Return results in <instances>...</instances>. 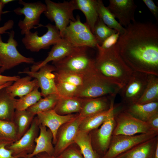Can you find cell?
Wrapping results in <instances>:
<instances>
[{
  "instance_id": "20",
  "label": "cell",
  "mask_w": 158,
  "mask_h": 158,
  "mask_svg": "<svg viewBox=\"0 0 158 158\" xmlns=\"http://www.w3.org/2000/svg\"><path fill=\"white\" fill-rule=\"evenodd\" d=\"M76 47L62 38L53 45L47 57L43 61L35 62L31 67L30 71L32 72L37 71L41 67L50 61H56L64 58L73 52Z\"/></svg>"
},
{
  "instance_id": "1",
  "label": "cell",
  "mask_w": 158,
  "mask_h": 158,
  "mask_svg": "<svg viewBox=\"0 0 158 158\" xmlns=\"http://www.w3.org/2000/svg\"><path fill=\"white\" fill-rule=\"evenodd\" d=\"M121 58L133 71L158 76V26L151 22H132L116 44Z\"/></svg>"
},
{
  "instance_id": "4",
  "label": "cell",
  "mask_w": 158,
  "mask_h": 158,
  "mask_svg": "<svg viewBox=\"0 0 158 158\" xmlns=\"http://www.w3.org/2000/svg\"><path fill=\"white\" fill-rule=\"evenodd\" d=\"M86 47H76L70 54L59 61H53L56 69L85 75L95 69V59L87 53Z\"/></svg>"
},
{
  "instance_id": "23",
  "label": "cell",
  "mask_w": 158,
  "mask_h": 158,
  "mask_svg": "<svg viewBox=\"0 0 158 158\" xmlns=\"http://www.w3.org/2000/svg\"><path fill=\"white\" fill-rule=\"evenodd\" d=\"M158 136L141 143L116 158H153Z\"/></svg>"
},
{
  "instance_id": "50",
  "label": "cell",
  "mask_w": 158,
  "mask_h": 158,
  "mask_svg": "<svg viewBox=\"0 0 158 158\" xmlns=\"http://www.w3.org/2000/svg\"><path fill=\"white\" fill-rule=\"evenodd\" d=\"M2 66V64H1V62L0 61V74H1V67Z\"/></svg>"
},
{
  "instance_id": "21",
  "label": "cell",
  "mask_w": 158,
  "mask_h": 158,
  "mask_svg": "<svg viewBox=\"0 0 158 158\" xmlns=\"http://www.w3.org/2000/svg\"><path fill=\"white\" fill-rule=\"evenodd\" d=\"M115 97L110 95L85 99L78 116L84 118L109 109L114 104Z\"/></svg>"
},
{
  "instance_id": "16",
  "label": "cell",
  "mask_w": 158,
  "mask_h": 158,
  "mask_svg": "<svg viewBox=\"0 0 158 158\" xmlns=\"http://www.w3.org/2000/svg\"><path fill=\"white\" fill-rule=\"evenodd\" d=\"M39 123L35 116L30 126L25 133L18 140L6 146L11 150L14 156L20 154L28 155L34 150L35 138L39 133Z\"/></svg>"
},
{
  "instance_id": "40",
  "label": "cell",
  "mask_w": 158,
  "mask_h": 158,
  "mask_svg": "<svg viewBox=\"0 0 158 158\" xmlns=\"http://www.w3.org/2000/svg\"><path fill=\"white\" fill-rule=\"evenodd\" d=\"M7 145L5 143L0 142V158H19L27 157V155L20 154L14 156L12 151L6 148Z\"/></svg>"
},
{
  "instance_id": "25",
  "label": "cell",
  "mask_w": 158,
  "mask_h": 158,
  "mask_svg": "<svg viewBox=\"0 0 158 158\" xmlns=\"http://www.w3.org/2000/svg\"><path fill=\"white\" fill-rule=\"evenodd\" d=\"M32 78L28 75L20 78L12 84L6 87V89L13 97H22L31 92L35 87L38 86L37 80L34 78L32 80Z\"/></svg>"
},
{
  "instance_id": "42",
  "label": "cell",
  "mask_w": 158,
  "mask_h": 158,
  "mask_svg": "<svg viewBox=\"0 0 158 158\" xmlns=\"http://www.w3.org/2000/svg\"><path fill=\"white\" fill-rule=\"evenodd\" d=\"M146 122L152 130H158V113L150 117Z\"/></svg>"
},
{
  "instance_id": "24",
  "label": "cell",
  "mask_w": 158,
  "mask_h": 158,
  "mask_svg": "<svg viewBox=\"0 0 158 158\" xmlns=\"http://www.w3.org/2000/svg\"><path fill=\"white\" fill-rule=\"evenodd\" d=\"M85 99L77 97H60L53 109L58 114L65 115L77 113L79 114Z\"/></svg>"
},
{
  "instance_id": "12",
  "label": "cell",
  "mask_w": 158,
  "mask_h": 158,
  "mask_svg": "<svg viewBox=\"0 0 158 158\" xmlns=\"http://www.w3.org/2000/svg\"><path fill=\"white\" fill-rule=\"evenodd\" d=\"M149 75L133 71L128 82L119 92L124 106L137 102L145 90Z\"/></svg>"
},
{
  "instance_id": "47",
  "label": "cell",
  "mask_w": 158,
  "mask_h": 158,
  "mask_svg": "<svg viewBox=\"0 0 158 158\" xmlns=\"http://www.w3.org/2000/svg\"><path fill=\"white\" fill-rule=\"evenodd\" d=\"M153 158H158V143L157 144L156 146Z\"/></svg>"
},
{
  "instance_id": "44",
  "label": "cell",
  "mask_w": 158,
  "mask_h": 158,
  "mask_svg": "<svg viewBox=\"0 0 158 158\" xmlns=\"http://www.w3.org/2000/svg\"><path fill=\"white\" fill-rule=\"evenodd\" d=\"M14 22L12 20H9L6 22L3 25L0 27V35L6 33L8 30L13 28Z\"/></svg>"
},
{
  "instance_id": "33",
  "label": "cell",
  "mask_w": 158,
  "mask_h": 158,
  "mask_svg": "<svg viewBox=\"0 0 158 158\" xmlns=\"http://www.w3.org/2000/svg\"><path fill=\"white\" fill-rule=\"evenodd\" d=\"M158 102V76L150 74L145 90L137 103L144 104Z\"/></svg>"
},
{
  "instance_id": "19",
  "label": "cell",
  "mask_w": 158,
  "mask_h": 158,
  "mask_svg": "<svg viewBox=\"0 0 158 158\" xmlns=\"http://www.w3.org/2000/svg\"><path fill=\"white\" fill-rule=\"evenodd\" d=\"M78 114L62 115L52 109L39 113L36 116L39 124L48 127L51 132L53 135V143L54 145L57 133L59 128L64 124L73 120Z\"/></svg>"
},
{
  "instance_id": "6",
  "label": "cell",
  "mask_w": 158,
  "mask_h": 158,
  "mask_svg": "<svg viewBox=\"0 0 158 158\" xmlns=\"http://www.w3.org/2000/svg\"><path fill=\"white\" fill-rule=\"evenodd\" d=\"M15 32L11 30L9 33L7 42H3L0 35V61L2 64L1 73L22 63L34 64V59L25 57L18 51V43L14 39Z\"/></svg>"
},
{
  "instance_id": "26",
  "label": "cell",
  "mask_w": 158,
  "mask_h": 158,
  "mask_svg": "<svg viewBox=\"0 0 158 158\" xmlns=\"http://www.w3.org/2000/svg\"><path fill=\"white\" fill-rule=\"evenodd\" d=\"M123 108L133 116L146 122L150 117L158 113V102L144 104L135 103L124 106Z\"/></svg>"
},
{
  "instance_id": "37",
  "label": "cell",
  "mask_w": 158,
  "mask_h": 158,
  "mask_svg": "<svg viewBox=\"0 0 158 158\" xmlns=\"http://www.w3.org/2000/svg\"><path fill=\"white\" fill-rule=\"evenodd\" d=\"M117 32L116 30L108 27L98 17L95 26L93 34L99 45H101L108 37Z\"/></svg>"
},
{
  "instance_id": "2",
  "label": "cell",
  "mask_w": 158,
  "mask_h": 158,
  "mask_svg": "<svg viewBox=\"0 0 158 158\" xmlns=\"http://www.w3.org/2000/svg\"><path fill=\"white\" fill-rule=\"evenodd\" d=\"M115 45L105 50L97 48L98 52L95 59V67L100 75L121 89L128 82L133 71L123 61Z\"/></svg>"
},
{
  "instance_id": "31",
  "label": "cell",
  "mask_w": 158,
  "mask_h": 158,
  "mask_svg": "<svg viewBox=\"0 0 158 158\" xmlns=\"http://www.w3.org/2000/svg\"><path fill=\"white\" fill-rule=\"evenodd\" d=\"M35 116L27 110H15L13 121L17 129V140L20 139L28 130Z\"/></svg>"
},
{
  "instance_id": "9",
  "label": "cell",
  "mask_w": 158,
  "mask_h": 158,
  "mask_svg": "<svg viewBox=\"0 0 158 158\" xmlns=\"http://www.w3.org/2000/svg\"><path fill=\"white\" fill-rule=\"evenodd\" d=\"M114 118L116 124L112 135H133L154 130L146 122L133 116L123 108L117 112L115 110Z\"/></svg>"
},
{
  "instance_id": "18",
  "label": "cell",
  "mask_w": 158,
  "mask_h": 158,
  "mask_svg": "<svg viewBox=\"0 0 158 158\" xmlns=\"http://www.w3.org/2000/svg\"><path fill=\"white\" fill-rule=\"evenodd\" d=\"M137 6L133 0H110L107 7L121 26L126 27L135 21L134 13Z\"/></svg>"
},
{
  "instance_id": "32",
  "label": "cell",
  "mask_w": 158,
  "mask_h": 158,
  "mask_svg": "<svg viewBox=\"0 0 158 158\" xmlns=\"http://www.w3.org/2000/svg\"><path fill=\"white\" fill-rule=\"evenodd\" d=\"M84 158H99L92 145L90 133L79 131L74 140Z\"/></svg>"
},
{
  "instance_id": "34",
  "label": "cell",
  "mask_w": 158,
  "mask_h": 158,
  "mask_svg": "<svg viewBox=\"0 0 158 158\" xmlns=\"http://www.w3.org/2000/svg\"><path fill=\"white\" fill-rule=\"evenodd\" d=\"M60 96L58 94L49 95L41 98L27 110L36 116L39 113L53 109Z\"/></svg>"
},
{
  "instance_id": "43",
  "label": "cell",
  "mask_w": 158,
  "mask_h": 158,
  "mask_svg": "<svg viewBox=\"0 0 158 158\" xmlns=\"http://www.w3.org/2000/svg\"><path fill=\"white\" fill-rule=\"evenodd\" d=\"M20 78L19 76H5L0 74V86L3 85L9 82H15Z\"/></svg>"
},
{
  "instance_id": "45",
  "label": "cell",
  "mask_w": 158,
  "mask_h": 158,
  "mask_svg": "<svg viewBox=\"0 0 158 158\" xmlns=\"http://www.w3.org/2000/svg\"><path fill=\"white\" fill-rule=\"evenodd\" d=\"M35 157L37 158H58L54 155H49L44 152L40 153Z\"/></svg>"
},
{
  "instance_id": "39",
  "label": "cell",
  "mask_w": 158,
  "mask_h": 158,
  "mask_svg": "<svg viewBox=\"0 0 158 158\" xmlns=\"http://www.w3.org/2000/svg\"><path fill=\"white\" fill-rule=\"evenodd\" d=\"M120 34L117 32L108 37L101 44L99 45L98 44L96 48L101 50H105L108 49L116 44L119 37Z\"/></svg>"
},
{
  "instance_id": "27",
  "label": "cell",
  "mask_w": 158,
  "mask_h": 158,
  "mask_svg": "<svg viewBox=\"0 0 158 158\" xmlns=\"http://www.w3.org/2000/svg\"><path fill=\"white\" fill-rule=\"evenodd\" d=\"M77 10H79L84 14L86 22L93 34L95 25L98 16L96 8V0H74Z\"/></svg>"
},
{
  "instance_id": "48",
  "label": "cell",
  "mask_w": 158,
  "mask_h": 158,
  "mask_svg": "<svg viewBox=\"0 0 158 158\" xmlns=\"http://www.w3.org/2000/svg\"><path fill=\"white\" fill-rule=\"evenodd\" d=\"M13 82L12 81L9 82L3 85L0 86V90L11 85L13 84Z\"/></svg>"
},
{
  "instance_id": "28",
  "label": "cell",
  "mask_w": 158,
  "mask_h": 158,
  "mask_svg": "<svg viewBox=\"0 0 158 158\" xmlns=\"http://www.w3.org/2000/svg\"><path fill=\"white\" fill-rule=\"evenodd\" d=\"M116 108L113 104L108 110L84 118L80 125L79 130L90 133L97 128L114 111Z\"/></svg>"
},
{
  "instance_id": "7",
  "label": "cell",
  "mask_w": 158,
  "mask_h": 158,
  "mask_svg": "<svg viewBox=\"0 0 158 158\" xmlns=\"http://www.w3.org/2000/svg\"><path fill=\"white\" fill-rule=\"evenodd\" d=\"M75 47H86L96 48L97 42L88 26L80 21L79 15L74 21H71L61 36Z\"/></svg>"
},
{
  "instance_id": "51",
  "label": "cell",
  "mask_w": 158,
  "mask_h": 158,
  "mask_svg": "<svg viewBox=\"0 0 158 158\" xmlns=\"http://www.w3.org/2000/svg\"><path fill=\"white\" fill-rule=\"evenodd\" d=\"M19 158H28L27 157H20ZM30 158H37L35 156L34 157H33Z\"/></svg>"
},
{
  "instance_id": "29",
  "label": "cell",
  "mask_w": 158,
  "mask_h": 158,
  "mask_svg": "<svg viewBox=\"0 0 158 158\" xmlns=\"http://www.w3.org/2000/svg\"><path fill=\"white\" fill-rule=\"evenodd\" d=\"M6 87L0 90V119L13 121L16 99L9 94Z\"/></svg>"
},
{
  "instance_id": "38",
  "label": "cell",
  "mask_w": 158,
  "mask_h": 158,
  "mask_svg": "<svg viewBox=\"0 0 158 158\" xmlns=\"http://www.w3.org/2000/svg\"><path fill=\"white\" fill-rule=\"evenodd\" d=\"M57 157L58 158H84L78 147L75 143L70 145Z\"/></svg>"
},
{
  "instance_id": "41",
  "label": "cell",
  "mask_w": 158,
  "mask_h": 158,
  "mask_svg": "<svg viewBox=\"0 0 158 158\" xmlns=\"http://www.w3.org/2000/svg\"><path fill=\"white\" fill-rule=\"evenodd\" d=\"M143 1L149 9L158 22V7L152 0H143Z\"/></svg>"
},
{
  "instance_id": "11",
  "label": "cell",
  "mask_w": 158,
  "mask_h": 158,
  "mask_svg": "<svg viewBox=\"0 0 158 158\" xmlns=\"http://www.w3.org/2000/svg\"><path fill=\"white\" fill-rule=\"evenodd\" d=\"M44 26L47 32L42 36L38 35V32L30 31L25 35L22 42L25 48L32 52H37L42 49H46L54 45L62 38L60 32L55 25L48 23Z\"/></svg>"
},
{
  "instance_id": "49",
  "label": "cell",
  "mask_w": 158,
  "mask_h": 158,
  "mask_svg": "<svg viewBox=\"0 0 158 158\" xmlns=\"http://www.w3.org/2000/svg\"><path fill=\"white\" fill-rule=\"evenodd\" d=\"M1 3L4 5H5L6 4H8V3L14 1L13 0H0Z\"/></svg>"
},
{
  "instance_id": "10",
  "label": "cell",
  "mask_w": 158,
  "mask_h": 158,
  "mask_svg": "<svg viewBox=\"0 0 158 158\" xmlns=\"http://www.w3.org/2000/svg\"><path fill=\"white\" fill-rule=\"evenodd\" d=\"M18 3L23 7L16 8L13 11L17 15L25 16L23 20H19L18 26L21 30V34L25 35L36 26L40 25V16L45 11L46 6L40 1L26 2L20 0Z\"/></svg>"
},
{
  "instance_id": "8",
  "label": "cell",
  "mask_w": 158,
  "mask_h": 158,
  "mask_svg": "<svg viewBox=\"0 0 158 158\" xmlns=\"http://www.w3.org/2000/svg\"><path fill=\"white\" fill-rule=\"evenodd\" d=\"M158 130L133 135H112L109 147L101 158H116L136 145L157 136Z\"/></svg>"
},
{
  "instance_id": "5",
  "label": "cell",
  "mask_w": 158,
  "mask_h": 158,
  "mask_svg": "<svg viewBox=\"0 0 158 158\" xmlns=\"http://www.w3.org/2000/svg\"><path fill=\"white\" fill-rule=\"evenodd\" d=\"M46 8L44 13L49 20L54 22L59 31L61 37L71 21H74L73 11L77 10L74 0L56 3L45 0Z\"/></svg>"
},
{
  "instance_id": "46",
  "label": "cell",
  "mask_w": 158,
  "mask_h": 158,
  "mask_svg": "<svg viewBox=\"0 0 158 158\" xmlns=\"http://www.w3.org/2000/svg\"><path fill=\"white\" fill-rule=\"evenodd\" d=\"M5 6L1 2L0 0V22L1 20V16L3 13V8Z\"/></svg>"
},
{
  "instance_id": "13",
  "label": "cell",
  "mask_w": 158,
  "mask_h": 158,
  "mask_svg": "<svg viewBox=\"0 0 158 158\" xmlns=\"http://www.w3.org/2000/svg\"><path fill=\"white\" fill-rule=\"evenodd\" d=\"M58 94L60 97H75L81 87L84 75L56 69L54 72Z\"/></svg>"
},
{
  "instance_id": "3",
  "label": "cell",
  "mask_w": 158,
  "mask_h": 158,
  "mask_svg": "<svg viewBox=\"0 0 158 158\" xmlns=\"http://www.w3.org/2000/svg\"><path fill=\"white\" fill-rule=\"evenodd\" d=\"M120 90L118 86L103 78L95 69L84 75L83 85L75 97L90 99L108 95L115 97Z\"/></svg>"
},
{
  "instance_id": "35",
  "label": "cell",
  "mask_w": 158,
  "mask_h": 158,
  "mask_svg": "<svg viewBox=\"0 0 158 158\" xmlns=\"http://www.w3.org/2000/svg\"><path fill=\"white\" fill-rule=\"evenodd\" d=\"M17 129L13 121L0 119V142L8 145L17 140Z\"/></svg>"
},
{
  "instance_id": "36",
  "label": "cell",
  "mask_w": 158,
  "mask_h": 158,
  "mask_svg": "<svg viewBox=\"0 0 158 158\" xmlns=\"http://www.w3.org/2000/svg\"><path fill=\"white\" fill-rule=\"evenodd\" d=\"M38 86L26 95L16 99L15 102V109L24 110L35 104L42 97L41 92L39 90Z\"/></svg>"
},
{
  "instance_id": "14",
  "label": "cell",
  "mask_w": 158,
  "mask_h": 158,
  "mask_svg": "<svg viewBox=\"0 0 158 158\" xmlns=\"http://www.w3.org/2000/svg\"><path fill=\"white\" fill-rule=\"evenodd\" d=\"M84 118L77 116L73 120L62 125L57 133L53 155L57 157L74 143L80 125Z\"/></svg>"
},
{
  "instance_id": "15",
  "label": "cell",
  "mask_w": 158,
  "mask_h": 158,
  "mask_svg": "<svg viewBox=\"0 0 158 158\" xmlns=\"http://www.w3.org/2000/svg\"><path fill=\"white\" fill-rule=\"evenodd\" d=\"M56 68L53 65L48 64L42 66L37 71L32 72L28 68L20 74H26L32 78L36 79L41 89L42 96L44 97L52 94H58L54 72Z\"/></svg>"
},
{
  "instance_id": "17",
  "label": "cell",
  "mask_w": 158,
  "mask_h": 158,
  "mask_svg": "<svg viewBox=\"0 0 158 158\" xmlns=\"http://www.w3.org/2000/svg\"><path fill=\"white\" fill-rule=\"evenodd\" d=\"M114 113V111L102 124L99 128L93 130L95 131L92 135H90L93 147H94L97 151L103 155L109 147L115 126Z\"/></svg>"
},
{
  "instance_id": "30",
  "label": "cell",
  "mask_w": 158,
  "mask_h": 158,
  "mask_svg": "<svg viewBox=\"0 0 158 158\" xmlns=\"http://www.w3.org/2000/svg\"><path fill=\"white\" fill-rule=\"evenodd\" d=\"M96 8L99 18L109 28L123 34L125 28L116 20L115 18L107 7H105L102 0H96Z\"/></svg>"
},
{
  "instance_id": "22",
  "label": "cell",
  "mask_w": 158,
  "mask_h": 158,
  "mask_svg": "<svg viewBox=\"0 0 158 158\" xmlns=\"http://www.w3.org/2000/svg\"><path fill=\"white\" fill-rule=\"evenodd\" d=\"M39 133L35 140V146L33 151L27 155L30 158L43 152L53 155L54 147L53 143V135L49 129L39 124Z\"/></svg>"
}]
</instances>
